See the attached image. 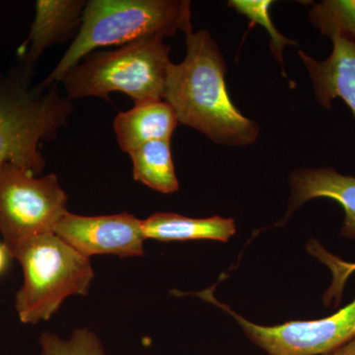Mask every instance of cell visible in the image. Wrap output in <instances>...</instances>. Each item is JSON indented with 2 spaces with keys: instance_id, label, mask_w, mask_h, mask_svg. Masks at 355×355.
<instances>
[{
  "instance_id": "obj_1",
  "label": "cell",
  "mask_w": 355,
  "mask_h": 355,
  "mask_svg": "<svg viewBox=\"0 0 355 355\" xmlns=\"http://www.w3.org/2000/svg\"><path fill=\"white\" fill-rule=\"evenodd\" d=\"M187 55L170 64L163 100L174 110L179 123L222 146H247L260 135L256 121L240 113L229 97L226 64L209 32L187 36Z\"/></svg>"
},
{
  "instance_id": "obj_2",
  "label": "cell",
  "mask_w": 355,
  "mask_h": 355,
  "mask_svg": "<svg viewBox=\"0 0 355 355\" xmlns=\"http://www.w3.org/2000/svg\"><path fill=\"white\" fill-rule=\"evenodd\" d=\"M33 76L20 62L0 71V167L11 163L39 176L46 165L40 146L57 139L73 105L58 83L34 85Z\"/></svg>"
},
{
  "instance_id": "obj_3",
  "label": "cell",
  "mask_w": 355,
  "mask_h": 355,
  "mask_svg": "<svg viewBox=\"0 0 355 355\" xmlns=\"http://www.w3.org/2000/svg\"><path fill=\"white\" fill-rule=\"evenodd\" d=\"M193 33L188 0H89L80 29L44 87L58 83L64 74L96 49L125 46L140 39Z\"/></svg>"
},
{
  "instance_id": "obj_4",
  "label": "cell",
  "mask_w": 355,
  "mask_h": 355,
  "mask_svg": "<svg viewBox=\"0 0 355 355\" xmlns=\"http://www.w3.org/2000/svg\"><path fill=\"white\" fill-rule=\"evenodd\" d=\"M162 38L137 40L114 51H97L85 57L62 77L69 100L97 97L108 100L121 92L135 104L160 101L164 96L170 46Z\"/></svg>"
},
{
  "instance_id": "obj_5",
  "label": "cell",
  "mask_w": 355,
  "mask_h": 355,
  "mask_svg": "<svg viewBox=\"0 0 355 355\" xmlns=\"http://www.w3.org/2000/svg\"><path fill=\"white\" fill-rule=\"evenodd\" d=\"M20 263L23 284L15 296L21 323L48 321L65 299L87 295L94 270L83 256L55 233L32 238L10 254Z\"/></svg>"
},
{
  "instance_id": "obj_6",
  "label": "cell",
  "mask_w": 355,
  "mask_h": 355,
  "mask_svg": "<svg viewBox=\"0 0 355 355\" xmlns=\"http://www.w3.org/2000/svg\"><path fill=\"white\" fill-rule=\"evenodd\" d=\"M57 175L38 177L17 166L0 167V234L9 254L23 243L53 233L69 214Z\"/></svg>"
},
{
  "instance_id": "obj_7",
  "label": "cell",
  "mask_w": 355,
  "mask_h": 355,
  "mask_svg": "<svg viewBox=\"0 0 355 355\" xmlns=\"http://www.w3.org/2000/svg\"><path fill=\"white\" fill-rule=\"evenodd\" d=\"M200 295L234 317L248 338L268 355H328L355 338V297L323 319L261 326L219 303L209 291Z\"/></svg>"
},
{
  "instance_id": "obj_8",
  "label": "cell",
  "mask_w": 355,
  "mask_h": 355,
  "mask_svg": "<svg viewBox=\"0 0 355 355\" xmlns=\"http://www.w3.org/2000/svg\"><path fill=\"white\" fill-rule=\"evenodd\" d=\"M53 233L87 258L94 254H114L121 259L142 256L146 240L141 219L128 212L100 216L69 212Z\"/></svg>"
},
{
  "instance_id": "obj_9",
  "label": "cell",
  "mask_w": 355,
  "mask_h": 355,
  "mask_svg": "<svg viewBox=\"0 0 355 355\" xmlns=\"http://www.w3.org/2000/svg\"><path fill=\"white\" fill-rule=\"evenodd\" d=\"M333 51L324 60H317L304 51L298 55L304 64L314 87L317 101L324 109L340 98L355 116V42L333 35Z\"/></svg>"
},
{
  "instance_id": "obj_10",
  "label": "cell",
  "mask_w": 355,
  "mask_h": 355,
  "mask_svg": "<svg viewBox=\"0 0 355 355\" xmlns=\"http://www.w3.org/2000/svg\"><path fill=\"white\" fill-rule=\"evenodd\" d=\"M291 195L286 218L303 203L318 198H331L345 212L340 234L355 239V177L345 176L334 168H309L291 173Z\"/></svg>"
},
{
  "instance_id": "obj_11",
  "label": "cell",
  "mask_w": 355,
  "mask_h": 355,
  "mask_svg": "<svg viewBox=\"0 0 355 355\" xmlns=\"http://www.w3.org/2000/svg\"><path fill=\"white\" fill-rule=\"evenodd\" d=\"M85 6L83 0H38L34 21L18 62L34 69L46 49L69 38L80 26Z\"/></svg>"
},
{
  "instance_id": "obj_12",
  "label": "cell",
  "mask_w": 355,
  "mask_h": 355,
  "mask_svg": "<svg viewBox=\"0 0 355 355\" xmlns=\"http://www.w3.org/2000/svg\"><path fill=\"white\" fill-rule=\"evenodd\" d=\"M178 121L172 107L165 102L147 101L135 104L121 112L114 121L116 141L123 153L130 154L155 140H171Z\"/></svg>"
},
{
  "instance_id": "obj_13",
  "label": "cell",
  "mask_w": 355,
  "mask_h": 355,
  "mask_svg": "<svg viewBox=\"0 0 355 355\" xmlns=\"http://www.w3.org/2000/svg\"><path fill=\"white\" fill-rule=\"evenodd\" d=\"M142 229L146 239L160 242H227L236 233V224L233 219L220 216L193 218L171 212H156L142 220Z\"/></svg>"
},
{
  "instance_id": "obj_14",
  "label": "cell",
  "mask_w": 355,
  "mask_h": 355,
  "mask_svg": "<svg viewBox=\"0 0 355 355\" xmlns=\"http://www.w3.org/2000/svg\"><path fill=\"white\" fill-rule=\"evenodd\" d=\"M170 142L155 140L130 153L135 181L159 193H173L179 190Z\"/></svg>"
},
{
  "instance_id": "obj_15",
  "label": "cell",
  "mask_w": 355,
  "mask_h": 355,
  "mask_svg": "<svg viewBox=\"0 0 355 355\" xmlns=\"http://www.w3.org/2000/svg\"><path fill=\"white\" fill-rule=\"evenodd\" d=\"M309 19L322 36L338 35L355 42V0H324L314 4Z\"/></svg>"
},
{
  "instance_id": "obj_16",
  "label": "cell",
  "mask_w": 355,
  "mask_h": 355,
  "mask_svg": "<svg viewBox=\"0 0 355 355\" xmlns=\"http://www.w3.org/2000/svg\"><path fill=\"white\" fill-rule=\"evenodd\" d=\"M39 342L41 355H106L99 336L88 328L76 329L67 340L44 331Z\"/></svg>"
},
{
  "instance_id": "obj_17",
  "label": "cell",
  "mask_w": 355,
  "mask_h": 355,
  "mask_svg": "<svg viewBox=\"0 0 355 355\" xmlns=\"http://www.w3.org/2000/svg\"><path fill=\"white\" fill-rule=\"evenodd\" d=\"M273 1L270 0H231L228 6L234 8L238 13L246 16L253 24L263 26L270 36V50L275 60L282 65L284 76H286L284 64V50L287 46H297V42L286 38L280 34L273 25L270 16V7ZM287 77V76H286Z\"/></svg>"
},
{
  "instance_id": "obj_18",
  "label": "cell",
  "mask_w": 355,
  "mask_h": 355,
  "mask_svg": "<svg viewBox=\"0 0 355 355\" xmlns=\"http://www.w3.org/2000/svg\"><path fill=\"white\" fill-rule=\"evenodd\" d=\"M308 251L328 266L333 275L331 286L324 295V304L329 307L335 301L340 302L345 282L355 272V263H347L334 256L318 242L310 243Z\"/></svg>"
},
{
  "instance_id": "obj_19",
  "label": "cell",
  "mask_w": 355,
  "mask_h": 355,
  "mask_svg": "<svg viewBox=\"0 0 355 355\" xmlns=\"http://www.w3.org/2000/svg\"><path fill=\"white\" fill-rule=\"evenodd\" d=\"M10 259V254H9L6 245L3 244V242H0V275L6 272Z\"/></svg>"
},
{
  "instance_id": "obj_20",
  "label": "cell",
  "mask_w": 355,
  "mask_h": 355,
  "mask_svg": "<svg viewBox=\"0 0 355 355\" xmlns=\"http://www.w3.org/2000/svg\"><path fill=\"white\" fill-rule=\"evenodd\" d=\"M328 355H355V338Z\"/></svg>"
}]
</instances>
